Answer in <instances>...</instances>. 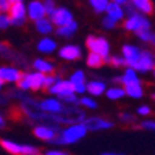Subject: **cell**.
I'll return each instance as SVG.
<instances>
[{
    "label": "cell",
    "instance_id": "7402d4cb",
    "mask_svg": "<svg viewBox=\"0 0 155 155\" xmlns=\"http://www.w3.org/2000/svg\"><path fill=\"white\" fill-rule=\"evenodd\" d=\"M132 5L135 6L137 10L141 12V14L142 13L150 14V13H152V10H154V6H152V3H151L150 0H134Z\"/></svg>",
    "mask_w": 155,
    "mask_h": 155
},
{
    "label": "cell",
    "instance_id": "8d00e7d4",
    "mask_svg": "<svg viewBox=\"0 0 155 155\" xmlns=\"http://www.w3.org/2000/svg\"><path fill=\"white\" fill-rule=\"evenodd\" d=\"M141 127L147 131H155V121H142Z\"/></svg>",
    "mask_w": 155,
    "mask_h": 155
},
{
    "label": "cell",
    "instance_id": "6da1fadb",
    "mask_svg": "<svg viewBox=\"0 0 155 155\" xmlns=\"http://www.w3.org/2000/svg\"><path fill=\"white\" fill-rule=\"evenodd\" d=\"M87 127L84 125V122H80V124H73V125H68L66 127L63 131L58 132V137H57L56 140H54V144H63V145H66V144H75V142H78L81 138H84L87 135Z\"/></svg>",
    "mask_w": 155,
    "mask_h": 155
},
{
    "label": "cell",
    "instance_id": "e575fe53",
    "mask_svg": "<svg viewBox=\"0 0 155 155\" xmlns=\"http://www.w3.org/2000/svg\"><path fill=\"white\" fill-rule=\"evenodd\" d=\"M115 24H117V21L115 20H113L111 17H108V16H105L103 19V26L104 28H108V30H111V28L115 27Z\"/></svg>",
    "mask_w": 155,
    "mask_h": 155
},
{
    "label": "cell",
    "instance_id": "f6af8a7d",
    "mask_svg": "<svg viewBox=\"0 0 155 155\" xmlns=\"http://www.w3.org/2000/svg\"><path fill=\"white\" fill-rule=\"evenodd\" d=\"M154 75H155V70H154Z\"/></svg>",
    "mask_w": 155,
    "mask_h": 155
},
{
    "label": "cell",
    "instance_id": "2e32d148",
    "mask_svg": "<svg viewBox=\"0 0 155 155\" xmlns=\"http://www.w3.org/2000/svg\"><path fill=\"white\" fill-rule=\"evenodd\" d=\"M58 56L64 60H78V58H81V48L78 46H74V44H67L64 47H61Z\"/></svg>",
    "mask_w": 155,
    "mask_h": 155
},
{
    "label": "cell",
    "instance_id": "484cf974",
    "mask_svg": "<svg viewBox=\"0 0 155 155\" xmlns=\"http://www.w3.org/2000/svg\"><path fill=\"white\" fill-rule=\"evenodd\" d=\"M104 58L98 54H95V53H90L88 56H87V66L91 67V68H98L104 64Z\"/></svg>",
    "mask_w": 155,
    "mask_h": 155
},
{
    "label": "cell",
    "instance_id": "ee69618b",
    "mask_svg": "<svg viewBox=\"0 0 155 155\" xmlns=\"http://www.w3.org/2000/svg\"><path fill=\"white\" fill-rule=\"evenodd\" d=\"M101 155H122V154H110L108 152V154H101Z\"/></svg>",
    "mask_w": 155,
    "mask_h": 155
},
{
    "label": "cell",
    "instance_id": "52a82bcc",
    "mask_svg": "<svg viewBox=\"0 0 155 155\" xmlns=\"http://www.w3.org/2000/svg\"><path fill=\"white\" fill-rule=\"evenodd\" d=\"M33 132L38 140H43V141L47 142H53L58 137V130L56 127H50V125H44V124L34 127Z\"/></svg>",
    "mask_w": 155,
    "mask_h": 155
},
{
    "label": "cell",
    "instance_id": "60d3db41",
    "mask_svg": "<svg viewBox=\"0 0 155 155\" xmlns=\"http://www.w3.org/2000/svg\"><path fill=\"white\" fill-rule=\"evenodd\" d=\"M19 87H20L21 90H31V87H30V84H28V81L24 80V78L19 83Z\"/></svg>",
    "mask_w": 155,
    "mask_h": 155
},
{
    "label": "cell",
    "instance_id": "74e56055",
    "mask_svg": "<svg viewBox=\"0 0 155 155\" xmlns=\"http://www.w3.org/2000/svg\"><path fill=\"white\" fill-rule=\"evenodd\" d=\"M138 114H140V115H150L151 108L148 107V105H141V107L138 108Z\"/></svg>",
    "mask_w": 155,
    "mask_h": 155
},
{
    "label": "cell",
    "instance_id": "d590c367",
    "mask_svg": "<svg viewBox=\"0 0 155 155\" xmlns=\"http://www.w3.org/2000/svg\"><path fill=\"white\" fill-rule=\"evenodd\" d=\"M12 3H13V2H9V0H2V2H0V10L6 14V12H10V9H12Z\"/></svg>",
    "mask_w": 155,
    "mask_h": 155
},
{
    "label": "cell",
    "instance_id": "8992f818",
    "mask_svg": "<svg viewBox=\"0 0 155 155\" xmlns=\"http://www.w3.org/2000/svg\"><path fill=\"white\" fill-rule=\"evenodd\" d=\"M10 17L13 26H23L26 21V6L21 0H14L10 9Z\"/></svg>",
    "mask_w": 155,
    "mask_h": 155
},
{
    "label": "cell",
    "instance_id": "b9f144b4",
    "mask_svg": "<svg viewBox=\"0 0 155 155\" xmlns=\"http://www.w3.org/2000/svg\"><path fill=\"white\" fill-rule=\"evenodd\" d=\"M5 124H6V122H5V118L0 117V125H2V127H5Z\"/></svg>",
    "mask_w": 155,
    "mask_h": 155
},
{
    "label": "cell",
    "instance_id": "f546056e",
    "mask_svg": "<svg viewBox=\"0 0 155 155\" xmlns=\"http://www.w3.org/2000/svg\"><path fill=\"white\" fill-rule=\"evenodd\" d=\"M108 63H111L114 67H124V66H128L127 60H125L124 57H118V56L110 57V61H108Z\"/></svg>",
    "mask_w": 155,
    "mask_h": 155
},
{
    "label": "cell",
    "instance_id": "ba28073f",
    "mask_svg": "<svg viewBox=\"0 0 155 155\" xmlns=\"http://www.w3.org/2000/svg\"><path fill=\"white\" fill-rule=\"evenodd\" d=\"M23 73L14 67H2L0 68V84L5 83H20L23 80Z\"/></svg>",
    "mask_w": 155,
    "mask_h": 155
},
{
    "label": "cell",
    "instance_id": "4316f807",
    "mask_svg": "<svg viewBox=\"0 0 155 155\" xmlns=\"http://www.w3.org/2000/svg\"><path fill=\"white\" fill-rule=\"evenodd\" d=\"M125 95H127L125 88H121V87H111L107 90V98L110 100H120Z\"/></svg>",
    "mask_w": 155,
    "mask_h": 155
},
{
    "label": "cell",
    "instance_id": "30bf717a",
    "mask_svg": "<svg viewBox=\"0 0 155 155\" xmlns=\"http://www.w3.org/2000/svg\"><path fill=\"white\" fill-rule=\"evenodd\" d=\"M135 71H140V73H148L151 70H155V58L154 56L151 54L150 51H142L140 60L135 66L132 67Z\"/></svg>",
    "mask_w": 155,
    "mask_h": 155
},
{
    "label": "cell",
    "instance_id": "d6a6232c",
    "mask_svg": "<svg viewBox=\"0 0 155 155\" xmlns=\"http://www.w3.org/2000/svg\"><path fill=\"white\" fill-rule=\"evenodd\" d=\"M10 24H12V17L5 13H2V16H0V27L5 30V28L9 27Z\"/></svg>",
    "mask_w": 155,
    "mask_h": 155
},
{
    "label": "cell",
    "instance_id": "ab89813d",
    "mask_svg": "<svg viewBox=\"0 0 155 155\" xmlns=\"http://www.w3.org/2000/svg\"><path fill=\"white\" fill-rule=\"evenodd\" d=\"M44 155H68V152H64V151H60V150H51L44 152Z\"/></svg>",
    "mask_w": 155,
    "mask_h": 155
},
{
    "label": "cell",
    "instance_id": "4dcf8cb0",
    "mask_svg": "<svg viewBox=\"0 0 155 155\" xmlns=\"http://www.w3.org/2000/svg\"><path fill=\"white\" fill-rule=\"evenodd\" d=\"M80 104L83 107H87V108H91V110H94V108L98 107V104L95 103V100L90 98V97H83L80 100Z\"/></svg>",
    "mask_w": 155,
    "mask_h": 155
},
{
    "label": "cell",
    "instance_id": "603a6c76",
    "mask_svg": "<svg viewBox=\"0 0 155 155\" xmlns=\"http://www.w3.org/2000/svg\"><path fill=\"white\" fill-rule=\"evenodd\" d=\"M125 93H127V95L132 97V98H141L144 95V90L141 87V83H138V84H128L125 85Z\"/></svg>",
    "mask_w": 155,
    "mask_h": 155
},
{
    "label": "cell",
    "instance_id": "9a60e30c",
    "mask_svg": "<svg viewBox=\"0 0 155 155\" xmlns=\"http://www.w3.org/2000/svg\"><path fill=\"white\" fill-rule=\"evenodd\" d=\"M24 80L28 81V84H30V87H31V90H34V91H37V90L43 88L44 85H46V78H47V75L46 74H41V73H26V74L23 75Z\"/></svg>",
    "mask_w": 155,
    "mask_h": 155
},
{
    "label": "cell",
    "instance_id": "d6986e66",
    "mask_svg": "<svg viewBox=\"0 0 155 155\" xmlns=\"http://www.w3.org/2000/svg\"><path fill=\"white\" fill-rule=\"evenodd\" d=\"M56 48H57V43L53 38H48V37L41 38L37 44V50L44 53V54H51Z\"/></svg>",
    "mask_w": 155,
    "mask_h": 155
},
{
    "label": "cell",
    "instance_id": "5b68a950",
    "mask_svg": "<svg viewBox=\"0 0 155 155\" xmlns=\"http://www.w3.org/2000/svg\"><path fill=\"white\" fill-rule=\"evenodd\" d=\"M124 27L130 30V31H138V30H151V23L150 20L144 17L141 13H137L131 17H128L124 23Z\"/></svg>",
    "mask_w": 155,
    "mask_h": 155
},
{
    "label": "cell",
    "instance_id": "7bdbcfd3",
    "mask_svg": "<svg viewBox=\"0 0 155 155\" xmlns=\"http://www.w3.org/2000/svg\"><path fill=\"white\" fill-rule=\"evenodd\" d=\"M151 43L155 46V33H154V36H152V40H151Z\"/></svg>",
    "mask_w": 155,
    "mask_h": 155
},
{
    "label": "cell",
    "instance_id": "8fae6325",
    "mask_svg": "<svg viewBox=\"0 0 155 155\" xmlns=\"http://www.w3.org/2000/svg\"><path fill=\"white\" fill-rule=\"evenodd\" d=\"M51 21H53V24L58 26V28H61V27H66V26L71 24L74 21V19H73V13H71L68 9H66V7H58L56 14L51 17Z\"/></svg>",
    "mask_w": 155,
    "mask_h": 155
},
{
    "label": "cell",
    "instance_id": "ffe728a7",
    "mask_svg": "<svg viewBox=\"0 0 155 155\" xmlns=\"http://www.w3.org/2000/svg\"><path fill=\"white\" fill-rule=\"evenodd\" d=\"M34 68L38 73H41V74H50V75L54 71V66H53L51 63L43 60V58H37V60L34 61Z\"/></svg>",
    "mask_w": 155,
    "mask_h": 155
},
{
    "label": "cell",
    "instance_id": "7c38bea8",
    "mask_svg": "<svg viewBox=\"0 0 155 155\" xmlns=\"http://www.w3.org/2000/svg\"><path fill=\"white\" fill-rule=\"evenodd\" d=\"M84 125L87 127L88 131H104V130H110L114 127V122L107 121L101 117H91L87 118L84 121Z\"/></svg>",
    "mask_w": 155,
    "mask_h": 155
},
{
    "label": "cell",
    "instance_id": "e0dca14e",
    "mask_svg": "<svg viewBox=\"0 0 155 155\" xmlns=\"http://www.w3.org/2000/svg\"><path fill=\"white\" fill-rule=\"evenodd\" d=\"M114 81H120L124 85H128V84H138V83H141L140 78H138V75H137V71L131 67H128L125 73L121 75V77H117V78H114Z\"/></svg>",
    "mask_w": 155,
    "mask_h": 155
},
{
    "label": "cell",
    "instance_id": "277c9868",
    "mask_svg": "<svg viewBox=\"0 0 155 155\" xmlns=\"http://www.w3.org/2000/svg\"><path fill=\"white\" fill-rule=\"evenodd\" d=\"M37 107L40 111L46 114H50V115H60V114L64 113V104L61 103L58 98H46L41 100L40 103H37Z\"/></svg>",
    "mask_w": 155,
    "mask_h": 155
},
{
    "label": "cell",
    "instance_id": "836d02e7",
    "mask_svg": "<svg viewBox=\"0 0 155 155\" xmlns=\"http://www.w3.org/2000/svg\"><path fill=\"white\" fill-rule=\"evenodd\" d=\"M44 6H46V12H47V14L50 16V17H53L57 12V7L54 6V2H50V0H48V2L44 3Z\"/></svg>",
    "mask_w": 155,
    "mask_h": 155
},
{
    "label": "cell",
    "instance_id": "1f68e13d",
    "mask_svg": "<svg viewBox=\"0 0 155 155\" xmlns=\"http://www.w3.org/2000/svg\"><path fill=\"white\" fill-rule=\"evenodd\" d=\"M135 34L141 38L142 41H151L152 36H154V33H151V30H138Z\"/></svg>",
    "mask_w": 155,
    "mask_h": 155
},
{
    "label": "cell",
    "instance_id": "44dd1931",
    "mask_svg": "<svg viewBox=\"0 0 155 155\" xmlns=\"http://www.w3.org/2000/svg\"><path fill=\"white\" fill-rule=\"evenodd\" d=\"M105 84H104L103 81H90L88 84H87V91H88L91 95H95V97H98V95H103L105 93Z\"/></svg>",
    "mask_w": 155,
    "mask_h": 155
},
{
    "label": "cell",
    "instance_id": "f35d334b",
    "mask_svg": "<svg viewBox=\"0 0 155 155\" xmlns=\"http://www.w3.org/2000/svg\"><path fill=\"white\" fill-rule=\"evenodd\" d=\"M120 118H121V121H124V122L134 121V117H132L131 114H128V113H121L120 114Z\"/></svg>",
    "mask_w": 155,
    "mask_h": 155
},
{
    "label": "cell",
    "instance_id": "5bb4252c",
    "mask_svg": "<svg viewBox=\"0 0 155 155\" xmlns=\"http://www.w3.org/2000/svg\"><path fill=\"white\" fill-rule=\"evenodd\" d=\"M27 12H28V17H30L31 20H34V21H38V20H41V19H46L44 16L47 14L44 3L37 2V0H34V2H30V3H28Z\"/></svg>",
    "mask_w": 155,
    "mask_h": 155
},
{
    "label": "cell",
    "instance_id": "ac0fdd59",
    "mask_svg": "<svg viewBox=\"0 0 155 155\" xmlns=\"http://www.w3.org/2000/svg\"><path fill=\"white\" fill-rule=\"evenodd\" d=\"M107 16L108 17H111L113 20H115V21H120V20L124 19L125 12H124V9H122L121 6L117 5V3L114 2V3H110V6H108Z\"/></svg>",
    "mask_w": 155,
    "mask_h": 155
},
{
    "label": "cell",
    "instance_id": "cb8c5ba5",
    "mask_svg": "<svg viewBox=\"0 0 155 155\" xmlns=\"http://www.w3.org/2000/svg\"><path fill=\"white\" fill-rule=\"evenodd\" d=\"M36 28L38 33L41 34H50L53 31V21L48 19H41L36 21Z\"/></svg>",
    "mask_w": 155,
    "mask_h": 155
},
{
    "label": "cell",
    "instance_id": "7a4b0ae2",
    "mask_svg": "<svg viewBox=\"0 0 155 155\" xmlns=\"http://www.w3.org/2000/svg\"><path fill=\"white\" fill-rule=\"evenodd\" d=\"M85 44H87L90 53H95V54L101 56L104 60H107V63L110 61V57H108V54H110V43L107 41V38L88 36Z\"/></svg>",
    "mask_w": 155,
    "mask_h": 155
},
{
    "label": "cell",
    "instance_id": "4fadbf2b",
    "mask_svg": "<svg viewBox=\"0 0 155 155\" xmlns=\"http://www.w3.org/2000/svg\"><path fill=\"white\" fill-rule=\"evenodd\" d=\"M142 51L140 48L137 47V46H132V44H125L124 47H122V57L127 60L128 63V67H134L138 63L140 60V57H141Z\"/></svg>",
    "mask_w": 155,
    "mask_h": 155
},
{
    "label": "cell",
    "instance_id": "d4e9b609",
    "mask_svg": "<svg viewBox=\"0 0 155 155\" xmlns=\"http://www.w3.org/2000/svg\"><path fill=\"white\" fill-rule=\"evenodd\" d=\"M77 28H78V24H77V21H73L71 24H68V26H66V27H61V28H57V34L58 36H61V37H71L73 34L77 31Z\"/></svg>",
    "mask_w": 155,
    "mask_h": 155
},
{
    "label": "cell",
    "instance_id": "3957f363",
    "mask_svg": "<svg viewBox=\"0 0 155 155\" xmlns=\"http://www.w3.org/2000/svg\"><path fill=\"white\" fill-rule=\"evenodd\" d=\"M0 144L12 155H37L38 154V150L33 145H20V144L10 141V140H2Z\"/></svg>",
    "mask_w": 155,
    "mask_h": 155
},
{
    "label": "cell",
    "instance_id": "83f0119b",
    "mask_svg": "<svg viewBox=\"0 0 155 155\" xmlns=\"http://www.w3.org/2000/svg\"><path fill=\"white\" fill-rule=\"evenodd\" d=\"M90 5L93 6L95 13H103V12H107L108 6H110V2L108 0H91Z\"/></svg>",
    "mask_w": 155,
    "mask_h": 155
},
{
    "label": "cell",
    "instance_id": "f1b7e54d",
    "mask_svg": "<svg viewBox=\"0 0 155 155\" xmlns=\"http://www.w3.org/2000/svg\"><path fill=\"white\" fill-rule=\"evenodd\" d=\"M70 81L73 83V85H74V87H77V85H83V84H84V81H85L84 71L78 70V71H75V73H73Z\"/></svg>",
    "mask_w": 155,
    "mask_h": 155
},
{
    "label": "cell",
    "instance_id": "9c48e42d",
    "mask_svg": "<svg viewBox=\"0 0 155 155\" xmlns=\"http://www.w3.org/2000/svg\"><path fill=\"white\" fill-rule=\"evenodd\" d=\"M48 93L53 95H57L58 98L60 97H66V95H71V94H75V88L71 81H67V80H61L58 81L57 84H54L51 88H48Z\"/></svg>",
    "mask_w": 155,
    "mask_h": 155
}]
</instances>
